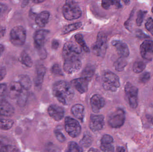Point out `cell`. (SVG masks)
Segmentation results:
<instances>
[{"label":"cell","instance_id":"cell-1","mask_svg":"<svg viewBox=\"0 0 153 152\" xmlns=\"http://www.w3.org/2000/svg\"><path fill=\"white\" fill-rule=\"evenodd\" d=\"M54 96L64 105L70 104L74 97V91L69 83L64 81H57L53 87Z\"/></svg>","mask_w":153,"mask_h":152},{"label":"cell","instance_id":"cell-2","mask_svg":"<svg viewBox=\"0 0 153 152\" xmlns=\"http://www.w3.org/2000/svg\"><path fill=\"white\" fill-rule=\"evenodd\" d=\"M62 13L65 19L71 21L80 18L82 12L79 6L73 0H66L63 7Z\"/></svg>","mask_w":153,"mask_h":152},{"label":"cell","instance_id":"cell-3","mask_svg":"<svg viewBox=\"0 0 153 152\" xmlns=\"http://www.w3.org/2000/svg\"><path fill=\"white\" fill-rule=\"evenodd\" d=\"M27 32L22 26H15L10 32V39L11 43L16 46H23L26 42Z\"/></svg>","mask_w":153,"mask_h":152},{"label":"cell","instance_id":"cell-4","mask_svg":"<svg viewBox=\"0 0 153 152\" xmlns=\"http://www.w3.org/2000/svg\"><path fill=\"white\" fill-rule=\"evenodd\" d=\"M102 86L107 91L116 92L120 87L119 78L113 72L107 71L102 78Z\"/></svg>","mask_w":153,"mask_h":152},{"label":"cell","instance_id":"cell-5","mask_svg":"<svg viewBox=\"0 0 153 152\" xmlns=\"http://www.w3.org/2000/svg\"><path fill=\"white\" fill-rule=\"evenodd\" d=\"M82 53L80 46L72 41H69L64 46L62 55L65 60L78 58Z\"/></svg>","mask_w":153,"mask_h":152},{"label":"cell","instance_id":"cell-6","mask_svg":"<svg viewBox=\"0 0 153 152\" xmlns=\"http://www.w3.org/2000/svg\"><path fill=\"white\" fill-rule=\"evenodd\" d=\"M107 37L103 32L98 34L96 42L92 46V51L95 55L102 57L105 55L107 51Z\"/></svg>","mask_w":153,"mask_h":152},{"label":"cell","instance_id":"cell-7","mask_svg":"<svg viewBox=\"0 0 153 152\" xmlns=\"http://www.w3.org/2000/svg\"><path fill=\"white\" fill-rule=\"evenodd\" d=\"M125 120L126 114L125 112L123 110L118 109L109 116L108 123L111 127L119 128L124 125Z\"/></svg>","mask_w":153,"mask_h":152},{"label":"cell","instance_id":"cell-8","mask_svg":"<svg viewBox=\"0 0 153 152\" xmlns=\"http://www.w3.org/2000/svg\"><path fill=\"white\" fill-rule=\"evenodd\" d=\"M65 130L71 137L75 138L80 135L81 126L76 120L71 117H66L65 121Z\"/></svg>","mask_w":153,"mask_h":152},{"label":"cell","instance_id":"cell-9","mask_svg":"<svg viewBox=\"0 0 153 152\" xmlns=\"http://www.w3.org/2000/svg\"><path fill=\"white\" fill-rule=\"evenodd\" d=\"M125 91L130 107L136 109L138 105V88L128 82L125 86Z\"/></svg>","mask_w":153,"mask_h":152},{"label":"cell","instance_id":"cell-10","mask_svg":"<svg viewBox=\"0 0 153 152\" xmlns=\"http://www.w3.org/2000/svg\"><path fill=\"white\" fill-rule=\"evenodd\" d=\"M49 31L45 29H40L36 31L34 34V41L35 46L38 54H41L45 51L44 48V44Z\"/></svg>","mask_w":153,"mask_h":152},{"label":"cell","instance_id":"cell-11","mask_svg":"<svg viewBox=\"0 0 153 152\" xmlns=\"http://www.w3.org/2000/svg\"><path fill=\"white\" fill-rule=\"evenodd\" d=\"M82 67V62L79 58L65 60L63 69L68 74H74L78 71Z\"/></svg>","mask_w":153,"mask_h":152},{"label":"cell","instance_id":"cell-12","mask_svg":"<svg viewBox=\"0 0 153 152\" xmlns=\"http://www.w3.org/2000/svg\"><path fill=\"white\" fill-rule=\"evenodd\" d=\"M140 53L145 59L151 60L153 57V41L146 40L140 46Z\"/></svg>","mask_w":153,"mask_h":152},{"label":"cell","instance_id":"cell-13","mask_svg":"<svg viewBox=\"0 0 153 152\" xmlns=\"http://www.w3.org/2000/svg\"><path fill=\"white\" fill-rule=\"evenodd\" d=\"M104 125V117L101 115H91L90 117L89 127L93 132L101 130Z\"/></svg>","mask_w":153,"mask_h":152},{"label":"cell","instance_id":"cell-14","mask_svg":"<svg viewBox=\"0 0 153 152\" xmlns=\"http://www.w3.org/2000/svg\"><path fill=\"white\" fill-rule=\"evenodd\" d=\"M48 111L49 116L56 121H60L64 116L63 109L56 105H50L48 107Z\"/></svg>","mask_w":153,"mask_h":152},{"label":"cell","instance_id":"cell-15","mask_svg":"<svg viewBox=\"0 0 153 152\" xmlns=\"http://www.w3.org/2000/svg\"><path fill=\"white\" fill-rule=\"evenodd\" d=\"M14 112V108L10 103L5 100L0 101V117H11Z\"/></svg>","mask_w":153,"mask_h":152},{"label":"cell","instance_id":"cell-16","mask_svg":"<svg viewBox=\"0 0 153 152\" xmlns=\"http://www.w3.org/2000/svg\"><path fill=\"white\" fill-rule=\"evenodd\" d=\"M105 101L104 98L99 95H94L91 99L92 110L94 113H98L104 107Z\"/></svg>","mask_w":153,"mask_h":152},{"label":"cell","instance_id":"cell-17","mask_svg":"<svg viewBox=\"0 0 153 152\" xmlns=\"http://www.w3.org/2000/svg\"><path fill=\"white\" fill-rule=\"evenodd\" d=\"M89 81L83 78L76 79L71 81L73 86L81 93H86L88 91Z\"/></svg>","mask_w":153,"mask_h":152},{"label":"cell","instance_id":"cell-18","mask_svg":"<svg viewBox=\"0 0 153 152\" xmlns=\"http://www.w3.org/2000/svg\"><path fill=\"white\" fill-rule=\"evenodd\" d=\"M23 89L19 82H11L8 88V95L12 99H15L18 98L20 94Z\"/></svg>","mask_w":153,"mask_h":152},{"label":"cell","instance_id":"cell-19","mask_svg":"<svg viewBox=\"0 0 153 152\" xmlns=\"http://www.w3.org/2000/svg\"><path fill=\"white\" fill-rule=\"evenodd\" d=\"M112 44L116 47L118 54L121 57L127 58L129 55V50L127 45L120 41H113Z\"/></svg>","mask_w":153,"mask_h":152},{"label":"cell","instance_id":"cell-20","mask_svg":"<svg viewBox=\"0 0 153 152\" xmlns=\"http://www.w3.org/2000/svg\"><path fill=\"white\" fill-rule=\"evenodd\" d=\"M46 73V68L43 65L38 66L36 69V75L34 79V84L36 87L40 88Z\"/></svg>","mask_w":153,"mask_h":152},{"label":"cell","instance_id":"cell-21","mask_svg":"<svg viewBox=\"0 0 153 152\" xmlns=\"http://www.w3.org/2000/svg\"><path fill=\"white\" fill-rule=\"evenodd\" d=\"M50 13L48 12L45 11L38 14L35 19L36 24L40 27H44L49 20Z\"/></svg>","mask_w":153,"mask_h":152},{"label":"cell","instance_id":"cell-22","mask_svg":"<svg viewBox=\"0 0 153 152\" xmlns=\"http://www.w3.org/2000/svg\"><path fill=\"white\" fill-rule=\"evenodd\" d=\"M84 107L83 105L77 104L73 106L71 112L73 115L79 120L82 121L84 117Z\"/></svg>","mask_w":153,"mask_h":152},{"label":"cell","instance_id":"cell-23","mask_svg":"<svg viewBox=\"0 0 153 152\" xmlns=\"http://www.w3.org/2000/svg\"><path fill=\"white\" fill-rule=\"evenodd\" d=\"M94 72H95L94 67L92 65H88L84 69L82 72V77L88 81H90L93 77Z\"/></svg>","mask_w":153,"mask_h":152},{"label":"cell","instance_id":"cell-24","mask_svg":"<svg viewBox=\"0 0 153 152\" xmlns=\"http://www.w3.org/2000/svg\"><path fill=\"white\" fill-rule=\"evenodd\" d=\"M101 6L105 10H108L111 6H115L117 8L122 7L120 0H102Z\"/></svg>","mask_w":153,"mask_h":152},{"label":"cell","instance_id":"cell-25","mask_svg":"<svg viewBox=\"0 0 153 152\" xmlns=\"http://www.w3.org/2000/svg\"><path fill=\"white\" fill-rule=\"evenodd\" d=\"M20 60L21 62L26 67L28 68L32 67L33 64L32 59L26 51H23L22 52L20 57Z\"/></svg>","mask_w":153,"mask_h":152},{"label":"cell","instance_id":"cell-26","mask_svg":"<svg viewBox=\"0 0 153 152\" xmlns=\"http://www.w3.org/2000/svg\"><path fill=\"white\" fill-rule=\"evenodd\" d=\"M28 90L23 88L21 93L17 98V102H18V105L20 107H24L27 103L28 97Z\"/></svg>","mask_w":153,"mask_h":152},{"label":"cell","instance_id":"cell-27","mask_svg":"<svg viewBox=\"0 0 153 152\" xmlns=\"http://www.w3.org/2000/svg\"><path fill=\"white\" fill-rule=\"evenodd\" d=\"M19 82L24 89L29 90L32 86V82L28 76L22 75L20 76Z\"/></svg>","mask_w":153,"mask_h":152},{"label":"cell","instance_id":"cell-28","mask_svg":"<svg viewBox=\"0 0 153 152\" xmlns=\"http://www.w3.org/2000/svg\"><path fill=\"white\" fill-rule=\"evenodd\" d=\"M127 64V62L126 60L125 59V58L120 57V58L118 59L115 62L114 66L116 70L119 72H121L124 70Z\"/></svg>","mask_w":153,"mask_h":152},{"label":"cell","instance_id":"cell-29","mask_svg":"<svg viewBox=\"0 0 153 152\" xmlns=\"http://www.w3.org/2000/svg\"><path fill=\"white\" fill-rule=\"evenodd\" d=\"M82 26V23L81 22H76V23L67 25V26H65L63 29L62 30V34L65 35V34L70 33L71 31H74V30L80 28Z\"/></svg>","mask_w":153,"mask_h":152},{"label":"cell","instance_id":"cell-30","mask_svg":"<svg viewBox=\"0 0 153 152\" xmlns=\"http://www.w3.org/2000/svg\"><path fill=\"white\" fill-rule=\"evenodd\" d=\"M74 38L76 40V43L81 46V48L85 52H89L90 49L86 45L84 39L83 38L82 35V34H78L75 35Z\"/></svg>","mask_w":153,"mask_h":152},{"label":"cell","instance_id":"cell-31","mask_svg":"<svg viewBox=\"0 0 153 152\" xmlns=\"http://www.w3.org/2000/svg\"><path fill=\"white\" fill-rule=\"evenodd\" d=\"M14 125V121L12 120L0 118V129L7 130L10 129Z\"/></svg>","mask_w":153,"mask_h":152},{"label":"cell","instance_id":"cell-32","mask_svg":"<svg viewBox=\"0 0 153 152\" xmlns=\"http://www.w3.org/2000/svg\"><path fill=\"white\" fill-rule=\"evenodd\" d=\"M92 137L89 134L87 133L85 134L82 139L80 141V144L81 146L85 148H87L91 146L92 143Z\"/></svg>","mask_w":153,"mask_h":152},{"label":"cell","instance_id":"cell-33","mask_svg":"<svg viewBox=\"0 0 153 152\" xmlns=\"http://www.w3.org/2000/svg\"><path fill=\"white\" fill-rule=\"evenodd\" d=\"M146 67V65L143 62L141 61H136L134 62L133 66V71L136 73H140L143 71Z\"/></svg>","mask_w":153,"mask_h":152},{"label":"cell","instance_id":"cell-34","mask_svg":"<svg viewBox=\"0 0 153 152\" xmlns=\"http://www.w3.org/2000/svg\"><path fill=\"white\" fill-rule=\"evenodd\" d=\"M18 151V148L16 146L5 144L0 141V152H16Z\"/></svg>","mask_w":153,"mask_h":152},{"label":"cell","instance_id":"cell-35","mask_svg":"<svg viewBox=\"0 0 153 152\" xmlns=\"http://www.w3.org/2000/svg\"><path fill=\"white\" fill-rule=\"evenodd\" d=\"M68 151L71 152H82L83 150L75 142H71L68 145Z\"/></svg>","mask_w":153,"mask_h":152},{"label":"cell","instance_id":"cell-36","mask_svg":"<svg viewBox=\"0 0 153 152\" xmlns=\"http://www.w3.org/2000/svg\"><path fill=\"white\" fill-rule=\"evenodd\" d=\"M7 95H8L7 85L5 84H0V101L5 100Z\"/></svg>","mask_w":153,"mask_h":152},{"label":"cell","instance_id":"cell-37","mask_svg":"<svg viewBox=\"0 0 153 152\" xmlns=\"http://www.w3.org/2000/svg\"><path fill=\"white\" fill-rule=\"evenodd\" d=\"M147 11L139 10L137 12V18L136 19V23L138 26H141L143 23L144 18L145 16L147 13Z\"/></svg>","mask_w":153,"mask_h":152},{"label":"cell","instance_id":"cell-38","mask_svg":"<svg viewBox=\"0 0 153 152\" xmlns=\"http://www.w3.org/2000/svg\"><path fill=\"white\" fill-rule=\"evenodd\" d=\"M51 72L52 74L56 76H63V73L60 65L58 64H55L53 65L51 68Z\"/></svg>","mask_w":153,"mask_h":152},{"label":"cell","instance_id":"cell-39","mask_svg":"<svg viewBox=\"0 0 153 152\" xmlns=\"http://www.w3.org/2000/svg\"><path fill=\"white\" fill-rule=\"evenodd\" d=\"M113 142V139L112 137L108 134L104 135L101 140L102 145L111 144Z\"/></svg>","mask_w":153,"mask_h":152},{"label":"cell","instance_id":"cell-40","mask_svg":"<svg viewBox=\"0 0 153 152\" xmlns=\"http://www.w3.org/2000/svg\"><path fill=\"white\" fill-rule=\"evenodd\" d=\"M146 28L153 36V19L148 18L145 24Z\"/></svg>","mask_w":153,"mask_h":152},{"label":"cell","instance_id":"cell-41","mask_svg":"<svg viewBox=\"0 0 153 152\" xmlns=\"http://www.w3.org/2000/svg\"><path fill=\"white\" fill-rule=\"evenodd\" d=\"M151 78V75L149 72H146L141 74L139 77V80L142 83H146Z\"/></svg>","mask_w":153,"mask_h":152},{"label":"cell","instance_id":"cell-42","mask_svg":"<svg viewBox=\"0 0 153 152\" xmlns=\"http://www.w3.org/2000/svg\"><path fill=\"white\" fill-rule=\"evenodd\" d=\"M100 149L104 152H114V146L111 144H101Z\"/></svg>","mask_w":153,"mask_h":152},{"label":"cell","instance_id":"cell-43","mask_svg":"<svg viewBox=\"0 0 153 152\" xmlns=\"http://www.w3.org/2000/svg\"><path fill=\"white\" fill-rule=\"evenodd\" d=\"M55 136L56 139L60 142H65V140H66L65 137L63 134L62 133H61L60 131H56Z\"/></svg>","mask_w":153,"mask_h":152},{"label":"cell","instance_id":"cell-44","mask_svg":"<svg viewBox=\"0 0 153 152\" xmlns=\"http://www.w3.org/2000/svg\"><path fill=\"white\" fill-rule=\"evenodd\" d=\"M6 70L5 67L0 66V81L4 79L6 75Z\"/></svg>","mask_w":153,"mask_h":152},{"label":"cell","instance_id":"cell-45","mask_svg":"<svg viewBox=\"0 0 153 152\" xmlns=\"http://www.w3.org/2000/svg\"><path fill=\"white\" fill-rule=\"evenodd\" d=\"M136 37L140 39L148 38L149 37L146 35L142 30H138L136 32Z\"/></svg>","mask_w":153,"mask_h":152},{"label":"cell","instance_id":"cell-46","mask_svg":"<svg viewBox=\"0 0 153 152\" xmlns=\"http://www.w3.org/2000/svg\"><path fill=\"white\" fill-rule=\"evenodd\" d=\"M8 10V7L6 4L0 3V16L3 15Z\"/></svg>","mask_w":153,"mask_h":152},{"label":"cell","instance_id":"cell-47","mask_svg":"<svg viewBox=\"0 0 153 152\" xmlns=\"http://www.w3.org/2000/svg\"><path fill=\"white\" fill-rule=\"evenodd\" d=\"M60 45L59 41L57 40H53L52 43V48L54 50H56Z\"/></svg>","mask_w":153,"mask_h":152},{"label":"cell","instance_id":"cell-48","mask_svg":"<svg viewBox=\"0 0 153 152\" xmlns=\"http://www.w3.org/2000/svg\"><path fill=\"white\" fill-rule=\"evenodd\" d=\"M6 33V28L5 27L0 25V38L3 37Z\"/></svg>","mask_w":153,"mask_h":152},{"label":"cell","instance_id":"cell-49","mask_svg":"<svg viewBox=\"0 0 153 152\" xmlns=\"http://www.w3.org/2000/svg\"><path fill=\"white\" fill-rule=\"evenodd\" d=\"M30 0H24L22 1V3L21 4V7L22 8H24L26 7L28 4Z\"/></svg>","mask_w":153,"mask_h":152},{"label":"cell","instance_id":"cell-50","mask_svg":"<svg viewBox=\"0 0 153 152\" xmlns=\"http://www.w3.org/2000/svg\"><path fill=\"white\" fill-rule=\"evenodd\" d=\"M4 47L2 44H0V58L4 51Z\"/></svg>","mask_w":153,"mask_h":152},{"label":"cell","instance_id":"cell-51","mask_svg":"<svg viewBox=\"0 0 153 152\" xmlns=\"http://www.w3.org/2000/svg\"><path fill=\"white\" fill-rule=\"evenodd\" d=\"M117 151L118 152H125V150L124 149V148L123 147H118L117 149Z\"/></svg>","mask_w":153,"mask_h":152},{"label":"cell","instance_id":"cell-52","mask_svg":"<svg viewBox=\"0 0 153 152\" xmlns=\"http://www.w3.org/2000/svg\"><path fill=\"white\" fill-rule=\"evenodd\" d=\"M44 0H33V2L35 3H39L42 2Z\"/></svg>","mask_w":153,"mask_h":152},{"label":"cell","instance_id":"cell-53","mask_svg":"<svg viewBox=\"0 0 153 152\" xmlns=\"http://www.w3.org/2000/svg\"><path fill=\"white\" fill-rule=\"evenodd\" d=\"M126 4H130L131 0H122Z\"/></svg>","mask_w":153,"mask_h":152},{"label":"cell","instance_id":"cell-54","mask_svg":"<svg viewBox=\"0 0 153 152\" xmlns=\"http://www.w3.org/2000/svg\"><path fill=\"white\" fill-rule=\"evenodd\" d=\"M89 152H94V151H99L98 150H96V149H93V148H92V149H90L89 151Z\"/></svg>","mask_w":153,"mask_h":152},{"label":"cell","instance_id":"cell-55","mask_svg":"<svg viewBox=\"0 0 153 152\" xmlns=\"http://www.w3.org/2000/svg\"><path fill=\"white\" fill-rule=\"evenodd\" d=\"M151 121H152V123L153 124V118L151 119Z\"/></svg>","mask_w":153,"mask_h":152},{"label":"cell","instance_id":"cell-56","mask_svg":"<svg viewBox=\"0 0 153 152\" xmlns=\"http://www.w3.org/2000/svg\"><path fill=\"white\" fill-rule=\"evenodd\" d=\"M152 12L153 13V7H152Z\"/></svg>","mask_w":153,"mask_h":152}]
</instances>
